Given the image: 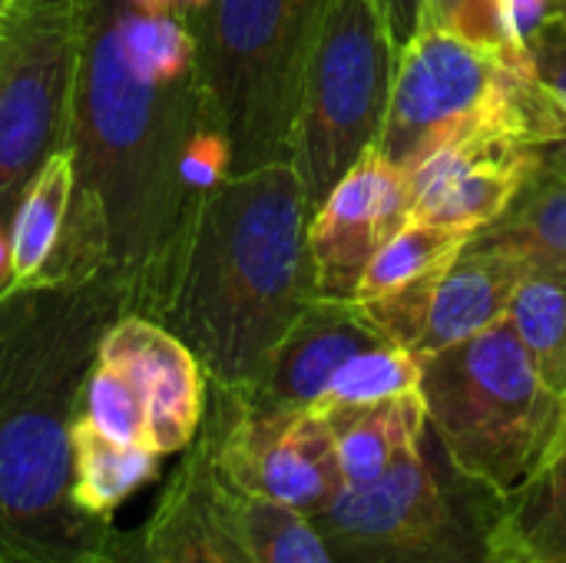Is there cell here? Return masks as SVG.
Listing matches in <instances>:
<instances>
[{"label": "cell", "instance_id": "obj_6", "mask_svg": "<svg viewBox=\"0 0 566 563\" xmlns=\"http://www.w3.org/2000/svg\"><path fill=\"white\" fill-rule=\"evenodd\" d=\"M328 0H212L196 20L199 73L232 143V173L292 163L302 76Z\"/></svg>", "mask_w": 566, "mask_h": 563}, {"label": "cell", "instance_id": "obj_34", "mask_svg": "<svg viewBox=\"0 0 566 563\" xmlns=\"http://www.w3.org/2000/svg\"><path fill=\"white\" fill-rule=\"evenodd\" d=\"M560 20L566 23V0H560Z\"/></svg>", "mask_w": 566, "mask_h": 563}, {"label": "cell", "instance_id": "obj_25", "mask_svg": "<svg viewBox=\"0 0 566 563\" xmlns=\"http://www.w3.org/2000/svg\"><path fill=\"white\" fill-rule=\"evenodd\" d=\"M239 504L255 563H335L308 514L249 494H239Z\"/></svg>", "mask_w": 566, "mask_h": 563}, {"label": "cell", "instance_id": "obj_27", "mask_svg": "<svg viewBox=\"0 0 566 563\" xmlns=\"http://www.w3.org/2000/svg\"><path fill=\"white\" fill-rule=\"evenodd\" d=\"M428 23H438L471 43L514 53L501 30L497 0H428Z\"/></svg>", "mask_w": 566, "mask_h": 563}, {"label": "cell", "instance_id": "obj_32", "mask_svg": "<svg viewBox=\"0 0 566 563\" xmlns=\"http://www.w3.org/2000/svg\"><path fill=\"white\" fill-rule=\"evenodd\" d=\"M133 10H143V13H166V10H172L176 13V7H172V0H126Z\"/></svg>", "mask_w": 566, "mask_h": 563}, {"label": "cell", "instance_id": "obj_31", "mask_svg": "<svg viewBox=\"0 0 566 563\" xmlns=\"http://www.w3.org/2000/svg\"><path fill=\"white\" fill-rule=\"evenodd\" d=\"M209 3H212V0H172L176 13H179L189 27H196V20L209 10Z\"/></svg>", "mask_w": 566, "mask_h": 563}, {"label": "cell", "instance_id": "obj_21", "mask_svg": "<svg viewBox=\"0 0 566 563\" xmlns=\"http://www.w3.org/2000/svg\"><path fill=\"white\" fill-rule=\"evenodd\" d=\"M547 388L566 398V272L531 269L507 309Z\"/></svg>", "mask_w": 566, "mask_h": 563}, {"label": "cell", "instance_id": "obj_11", "mask_svg": "<svg viewBox=\"0 0 566 563\" xmlns=\"http://www.w3.org/2000/svg\"><path fill=\"white\" fill-rule=\"evenodd\" d=\"M527 272L521 256L468 242L451 265L358 305L391 345L424 358L507 319Z\"/></svg>", "mask_w": 566, "mask_h": 563}, {"label": "cell", "instance_id": "obj_3", "mask_svg": "<svg viewBox=\"0 0 566 563\" xmlns=\"http://www.w3.org/2000/svg\"><path fill=\"white\" fill-rule=\"evenodd\" d=\"M312 202L292 163L222 179L202 202L159 325L199 358L209 388L249 392L312 305Z\"/></svg>", "mask_w": 566, "mask_h": 563}, {"label": "cell", "instance_id": "obj_30", "mask_svg": "<svg viewBox=\"0 0 566 563\" xmlns=\"http://www.w3.org/2000/svg\"><path fill=\"white\" fill-rule=\"evenodd\" d=\"M13 282V265H10V226L0 222V289Z\"/></svg>", "mask_w": 566, "mask_h": 563}, {"label": "cell", "instance_id": "obj_22", "mask_svg": "<svg viewBox=\"0 0 566 563\" xmlns=\"http://www.w3.org/2000/svg\"><path fill=\"white\" fill-rule=\"evenodd\" d=\"M123 40L136 70L153 83H176L199 70V40L192 27L172 10L143 13L126 3Z\"/></svg>", "mask_w": 566, "mask_h": 563}, {"label": "cell", "instance_id": "obj_7", "mask_svg": "<svg viewBox=\"0 0 566 563\" xmlns=\"http://www.w3.org/2000/svg\"><path fill=\"white\" fill-rule=\"evenodd\" d=\"M378 0H328L302 76L292 166L312 209L378 143L398 70Z\"/></svg>", "mask_w": 566, "mask_h": 563}, {"label": "cell", "instance_id": "obj_33", "mask_svg": "<svg viewBox=\"0 0 566 563\" xmlns=\"http://www.w3.org/2000/svg\"><path fill=\"white\" fill-rule=\"evenodd\" d=\"M544 156H551L554 163L566 166V146H551V149H544Z\"/></svg>", "mask_w": 566, "mask_h": 563}, {"label": "cell", "instance_id": "obj_17", "mask_svg": "<svg viewBox=\"0 0 566 563\" xmlns=\"http://www.w3.org/2000/svg\"><path fill=\"white\" fill-rule=\"evenodd\" d=\"M471 246H491L521 256L531 269L566 272V166L541 149V163L514 196V202Z\"/></svg>", "mask_w": 566, "mask_h": 563}, {"label": "cell", "instance_id": "obj_12", "mask_svg": "<svg viewBox=\"0 0 566 563\" xmlns=\"http://www.w3.org/2000/svg\"><path fill=\"white\" fill-rule=\"evenodd\" d=\"M411 219L408 173L368 153L312 209L308 256L318 299H355L375 252Z\"/></svg>", "mask_w": 566, "mask_h": 563}, {"label": "cell", "instance_id": "obj_28", "mask_svg": "<svg viewBox=\"0 0 566 563\" xmlns=\"http://www.w3.org/2000/svg\"><path fill=\"white\" fill-rule=\"evenodd\" d=\"M504 40L514 53H524L541 30L560 17V0H497Z\"/></svg>", "mask_w": 566, "mask_h": 563}, {"label": "cell", "instance_id": "obj_16", "mask_svg": "<svg viewBox=\"0 0 566 563\" xmlns=\"http://www.w3.org/2000/svg\"><path fill=\"white\" fill-rule=\"evenodd\" d=\"M322 408L338 465L348 484H365L381 478L401 455L415 451L428 435V408L421 392L395 395L368 405H315Z\"/></svg>", "mask_w": 566, "mask_h": 563}, {"label": "cell", "instance_id": "obj_29", "mask_svg": "<svg viewBox=\"0 0 566 563\" xmlns=\"http://www.w3.org/2000/svg\"><path fill=\"white\" fill-rule=\"evenodd\" d=\"M381 13H385V23L401 46H408L428 23V0H378Z\"/></svg>", "mask_w": 566, "mask_h": 563}, {"label": "cell", "instance_id": "obj_35", "mask_svg": "<svg viewBox=\"0 0 566 563\" xmlns=\"http://www.w3.org/2000/svg\"><path fill=\"white\" fill-rule=\"evenodd\" d=\"M0 563H30V561H0Z\"/></svg>", "mask_w": 566, "mask_h": 563}, {"label": "cell", "instance_id": "obj_15", "mask_svg": "<svg viewBox=\"0 0 566 563\" xmlns=\"http://www.w3.org/2000/svg\"><path fill=\"white\" fill-rule=\"evenodd\" d=\"M388 342L355 299H312L302 319L275 348L265 375L249 392H235L252 408H315L335 372L365 348Z\"/></svg>", "mask_w": 566, "mask_h": 563}, {"label": "cell", "instance_id": "obj_13", "mask_svg": "<svg viewBox=\"0 0 566 563\" xmlns=\"http://www.w3.org/2000/svg\"><path fill=\"white\" fill-rule=\"evenodd\" d=\"M96 358L129 382L143 408L149 451L169 458L196 441L206 418L209 382L182 338L156 319L119 315L103 332Z\"/></svg>", "mask_w": 566, "mask_h": 563}, {"label": "cell", "instance_id": "obj_20", "mask_svg": "<svg viewBox=\"0 0 566 563\" xmlns=\"http://www.w3.org/2000/svg\"><path fill=\"white\" fill-rule=\"evenodd\" d=\"M471 239H474V232L461 229V226L408 219L368 262V269L355 289V302L381 299L408 282H418V279L451 265L468 249Z\"/></svg>", "mask_w": 566, "mask_h": 563}, {"label": "cell", "instance_id": "obj_9", "mask_svg": "<svg viewBox=\"0 0 566 563\" xmlns=\"http://www.w3.org/2000/svg\"><path fill=\"white\" fill-rule=\"evenodd\" d=\"M202 431L222 478L249 498H265L302 514L322 511L345 484L335 435L322 408H252L235 392L209 388Z\"/></svg>", "mask_w": 566, "mask_h": 563}, {"label": "cell", "instance_id": "obj_26", "mask_svg": "<svg viewBox=\"0 0 566 563\" xmlns=\"http://www.w3.org/2000/svg\"><path fill=\"white\" fill-rule=\"evenodd\" d=\"M527 63L560 133V146H566V23L560 17L551 20L527 46Z\"/></svg>", "mask_w": 566, "mask_h": 563}, {"label": "cell", "instance_id": "obj_23", "mask_svg": "<svg viewBox=\"0 0 566 563\" xmlns=\"http://www.w3.org/2000/svg\"><path fill=\"white\" fill-rule=\"evenodd\" d=\"M566 531V435L547 468L504 504L497 531V563L507 551Z\"/></svg>", "mask_w": 566, "mask_h": 563}, {"label": "cell", "instance_id": "obj_4", "mask_svg": "<svg viewBox=\"0 0 566 563\" xmlns=\"http://www.w3.org/2000/svg\"><path fill=\"white\" fill-rule=\"evenodd\" d=\"M428 425L458 471L517 498L566 435V398L547 388L511 319L421 358Z\"/></svg>", "mask_w": 566, "mask_h": 563}, {"label": "cell", "instance_id": "obj_10", "mask_svg": "<svg viewBox=\"0 0 566 563\" xmlns=\"http://www.w3.org/2000/svg\"><path fill=\"white\" fill-rule=\"evenodd\" d=\"M99 563H255L239 491L222 478L202 428L166 478L146 521L109 531Z\"/></svg>", "mask_w": 566, "mask_h": 563}, {"label": "cell", "instance_id": "obj_1", "mask_svg": "<svg viewBox=\"0 0 566 563\" xmlns=\"http://www.w3.org/2000/svg\"><path fill=\"white\" fill-rule=\"evenodd\" d=\"M123 7L126 0H80V63L63 139L76 186L63 239L36 282L103 275L126 315L163 322L202 202L179 166L216 106L199 70L176 83H153L136 70Z\"/></svg>", "mask_w": 566, "mask_h": 563}, {"label": "cell", "instance_id": "obj_18", "mask_svg": "<svg viewBox=\"0 0 566 563\" xmlns=\"http://www.w3.org/2000/svg\"><path fill=\"white\" fill-rule=\"evenodd\" d=\"M163 455L119 445L76 415L70 428V498L90 521L113 524L116 511L159 478Z\"/></svg>", "mask_w": 566, "mask_h": 563}, {"label": "cell", "instance_id": "obj_8", "mask_svg": "<svg viewBox=\"0 0 566 563\" xmlns=\"http://www.w3.org/2000/svg\"><path fill=\"white\" fill-rule=\"evenodd\" d=\"M80 0H0V222L66 139Z\"/></svg>", "mask_w": 566, "mask_h": 563}, {"label": "cell", "instance_id": "obj_19", "mask_svg": "<svg viewBox=\"0 0 566 563\" xmlns=\"http://www.w3.org/2000/svg\"><path fill=\"white\" fill-rule=\"evenodd\" d=\"M73 186H76L73 153L60 146L27 183L17 212L10 219V265H13L10 285H33L43 275L46 262L53 259L63 239Z\"/></svg>", "mask_w": 566, "mask_h": 563}, {"label": "cell", "instance_id": "obj_14", "mask_svg": "<svg viewBox=\"0 0 566 563\" xmlns=\"http://www.w3.org/2000/svg\"><path fill=\"white\" fill-rule=\"evenodd\" d=\"M541 149L504 129H474L431 149L411 173V219L461 229L491 226L521 192Z\"/></svg>", "mask_w": 566, "mask_h": 563}, {"label": "cell", "instance_id": "obj_2", "mask_svg": "<svg viewBox=\"0 0 566 563\" xmlns=\"http://www.w3.org/2000/svg\"><path fill=\"white\" fill-rule=\"evenodd\" d=\"M119 315L103 275L0 289V561L99 563L113 524L70 498V428Z\"/></svg>", "mask_w": 566, "mask_h": 563}, {"label": "cell", "instance_id": "obj_24", "mask_svg": "<svg viewBox=\"0 0 566 563\" xmlns=\"http://www.w3.org/2000/svg\"><path fill=\"white\" fill-rule=\"evenodd\" d=\"M418 388H421V358L408 348L381 342L348 358L335 372L318 405H368V402H385V398L408 395Z\"/></svg>", "mask_w": 566, "mask_h": 563}, {"label": "cell", "instance_id": "obj_5", "mask_svg": "<svg viewBox=\"0 0 566 563\" xmlns=\"http://www.w3.org/2000/svg\"><path fill=\"white\" fill-rule=\"evenodd\" d=\"M504 504L454 468L428 425L381 478L342 484L312 518L335 563H497Z\"/></svg>", "mask_w": 566, "mask_h": 563}]
</instances>
